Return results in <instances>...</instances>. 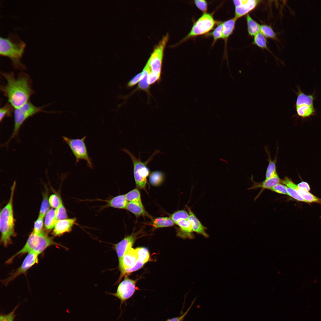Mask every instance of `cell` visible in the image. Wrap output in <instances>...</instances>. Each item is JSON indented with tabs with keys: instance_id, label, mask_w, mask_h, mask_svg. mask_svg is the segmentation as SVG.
<instances>
[{
	"instance_id": "484cf974",
	"label": "cell",
	"mask_w": 321,
	"mask_h": 321,
	"mask_svg": "<svg viewBox=\"0 0 321 321\" xmlns=\"http://www.w3.org/2000/svg\"><path fill=\"white\" fill-rule=\"evenodd\" d=\"M56 221V209L53 208L50 209L45 216L44 226L45 229L48 230L52 229Z\"/></svg>"
},
{
	"instance_id": "1f68e13d",
	"label": "cell",
	"mask_w": 321,
	"mask_h": 321,
	"mask_svg": "<svg viewBox=\"0 0 321 321\" xmlns=\"http://www.w3.org/2000/svg\"><path fill=\"white\" fill-rule=\"evenodd\" d=\"M281 181L277 174L274 176L269 179H265L259 186L264 189H270L271 188L279 184Z\"/></svg>"
},
{
	"instance_id": "8fae6325",
	"label": "cell",
	"mask_w": 321,
	"mask_h": 321,
	"mask_svg": "<svg viewBox=\"0 0 321 321\" xmlns=\"http://www.w3.org/2000/svg\"><path fill=\"white\" fill-rule=\"evenodd\" d=\"M39 255V254L34 252L31 251L28 253L21 266L15 271L12 273L10 276L3 280V284L7 285L18 276L22 274L26 273L29 269L38 262Z\"/></svg>"
},
{
	"instance_id": "52a82bcc",
	"label": "cell",
	"mask_w": 321,
	"mask_h": 321,
	"mask_svg": "<svg viewBox=\"0 0 321 321\" xmlns=\"http://www.w3.org/2000/svg\"><path fill=\"white\" fill-rule=\"evenodd\" d=\"M217 22L212 14L203 13L194 22L189 32L180 41L179 44L192 38L208 34L216 25Z\"/></svg>"
},
{
	"instance_id": "f35d334b",
	"label": "cell",
	"mask_w": 321,
	"mask_h": 321,
	"mask_svg": "<svg viewBox=\"0 0 321 321\" xmlns=\"http://www.w3.org/2000/svg\"><path fill=\"white\" fill-rule=\"evenodd\" d=\"M56 221L68 218L66 209L62 201L59 207L56 209Z\"/></svg>"
},
{
	"instance_id": "5bb4252c",
	"label": "cell",
	"mask_w": 321,
	"mask_h": 321,
	"mask_svg": "<svg viewBox=\"0 0 321 321\" xmlns=\"http://www.w3.org/2000/svg\"><path fill=\"white\" fill-rule=\"evenodd\" d=\"M136 236L132 234L125 237L122 240L114 246L119 260V264L121 262L124 254L132 247L136 240Z\"/></svg>"
},
{
	"instance_id": "7bdbcfd3",
	"label": "cell",
	"mask_w": 321,
	"mask_h": 321,
	"mask_svg": "<svg viewBox=\"0 0 321 321\" xmlns=\"http://www.w3.org/2000/svg\"><path fill=\"white\" fill-rule=\"evenodd\" d=\"M196 6L203 13L207 12L208 8L207 2L204 0H196L194 1Z\"/></svg>"
},
{
	"instance_id": "6da1fadb",
	"label": "cell",
	"mask_w": 321,
	"mask_h": 321,
	"mask_svg": "<svg viewBox=\"0 0 321 321\" xmlns=\"http://www.w3.org/2000/svg\"><path fill=\"white\" fill-rule=\"evenodd\" d=\"M1 74L6 83L1 86L0 90L14 109L29 101L34 92L32 88V80L28 74L23 72L16 77L12 72H3Z\"/></svg>"
},
{
	"instance_id": "f1b7e54d",
	"label": "cell",
	"mask_w": 321,
	"mask_h": 321,
	"mask_svg": "<svg viewBox=\"0 0 321 321\" xmlns=\"http://www.w3.org/2000/svg\"><path fill=\"white\" fill-rule=\"evenodd\" d=\"M174 223L170 218L159 217L155 219L153 221L152 226L158 228L172 226Z\"/></svg>"
},
{
	"instance_id": "83f0119b",
	"label": "cell",
	"mask_w": 321,
	"mask_h": 321,
	"mask_svg": "<svg viewBox=\"0 0 321 321\" xmlns=\"http://www.w3.org/2000/svg\"><path fill=\"white\" fill-rule=\"evenodd\" d=\"M165 175L162 171H156L152 172L149 177V181L153 186H157L161 184L164 181Z\"/></svg>"
},
{
	"instance_id": "7402d4cb",
	"label": "cell",
	"mask_w": 321,
	"mask_h": 321,
	"mask_svg": "<svg viewBox=\"0 0 321 321\" xmlns=\"http://www.w3.org/2000/svg\"><path fill=\"white\" fill-rule=\"evenodd\" d=\"M298 91L295 92L297 95L295 107L303 105L313 106L314 100V95L305 94L298 87Z\"/></svg>"
},
{
	"instance_id": "ab89813d",
	"label": "cell",
	"mask_w": 321,
	"mask_h": 321,
	"mask_svg": "<svg viewBox=\"0 0 321 321\" xmlns=\"http://www.w3.org/2000/svg\"><path fill=\"white\" fill-rule=\"evenodd\" d=\"M62 201V200L60 196L56 194H52L49 198L50 206L53 208L55 209L59 207Z\"/></svg>"
},
{
	"instance_id": "5b68a950",
	"label": "cell",
	"mask_w": 321,
	"mask_h": 321,
	"mask_svg": "<svg viewBox=\"0 0 321 321\" xmlns=\"http://www.w3.org/2000/svg\"><path fill=\"white\" fill-rule=\"evenodd\" d=\"M45 107L36 106L29 101L20 107L14 108V124L13 132L8 139L2 146L7 147L11 140L18 136L21 127L28 118L41 112H51L43 110Z\"/></svg>"
},
{
	"instance_id": "30bf717a",
	"label": "cell",
	"mask_w": 321,
	"mask_h": 321,
	"mask_svg": "<svg viewBox=\"0 0 321 321\" xmlns=\"http://www.w3.org/2000/svg\"><path fill=\"white\" fill-rule=\"evenodd\" d=\"M136 281L125 276L124 280L119 284L116 292L108 294L120 301V307L128 299L131 298L136 291Z\"/></svg>"
},
{
	"instance_id": "d590c367",
	"label": "cell",
	"mask_w": 321,
	"mask_h": 321,
	"mask_svg": "<svg viewBox=\"0 0 321 321\" xmlns=\"http://www.w3.org/2000/svg\"><path fill=\"white\" fill-rule=\"evenodd\" d=\"M189 216L188 212L182 210H178L174 212L171 215L170 218L174 223L176 224L181 220L188 219Z\"/></svg>"
},
{
	"instance_id": "ac0fdd59",
	"label": "cell",
	"mask_w": 321,
	"mask_h": 321,
	"mask_svg": "<svg viewBox=\"0 0 321 321\" xmlns=\"http://www.w3.org/2000/svg\"><path fill=\"white\" fill-rule=\"evenodd\" d=\"M187 207L189 214L188 219L191 224L193 232L200 234L205 237H208L209 235L206 232L207 228L202 225L191 208L188 207Z\"/></svg>"
},
{
	"instance_id": "d4e9b609",
	"label": "cell",
	"mask_w": 321,
	"mask_h": 321,
	"mask_svg": "<svg viewBox=\"0 0 321 321\" xmlns=\"http://www.w3.org/2000/svg\"><path fill=\"white\" fill-rule=\"evenodd\" d=\"M246 20L248 32L250 36H254L260 32V25L254 20L249 14L246 15Z\"/></svg>"
},
{
	"instance_id": "f6af8a7d",
	"label": "cell",
	"mask_w": 321,
	"mask_h": 321,
	"mask_svg": "<svg viewBox=\"0 0 321 321\" xmlns=\"http://www.w3.org/2000/svg\"><path fill=\"white\" fill-rule=\"evenodd\" d=\"M17 308V306H16L12 311L7 314L1 315L0 321H13L15 317V313Z\"/></svg>"
},
{
	"instance_id": "ba28073f",
	"label": "cell",
	"mask_w": 321,
	"mask_h": 321,
	"mask_svg": "<svg viewBox=\"0 0 321 321\" xmlns=\"http://www.w3.org/2000/svg\"><path fill=\"white\" fill-rule=\"evenodd\" d=\"M62 137L75 156L76 163H78L81 160H85L87 162V166L91 169H93L92 160L89 155L85 143L86 136L81 139H71L65 136H62Z\"/></svg>"
},
{
	"instance_id": "ee69618b",
	"label": "cell",
	"mask_w": 321,
	"mask_h": 321,
	"mask_svg": "<svg viewBox=\"0 0 321 321\" xmlns=\"http://www.w3.org/2000/svg\"><path fill=\"white\" fill-rule=\"evenodd\" d=\"M287 188V187L286 185L279 183L276 185L270 190L278 193L288 195Z\"/></svg>"
},
{
	"instance_id": "7c38bea8",
	"label": "cell",
	"mask_w": 321,
	"mask_h": 321,
	"mask_svg": "<svg viewBox=\"0 0 321 321\" xmlns=\"http://www.w3.org/2000/svg\"><path fill=\"white\" fill-rule=\"evenodd\" d=\"M233 1L235 8L234 18L237 20L249 14V12L257 7L261 1L238 0H234Z\"/></svg>"
},
{
	"instance_id": "74e56055",
	"label": "cell",
	"mask_w": 321,
	"mask_h": 321,
	"mask_svg": "<svg viewBox=\"0 0 321 321\" xmlns=\"http://www.w3.org/2000/svg\"><path fill=\"white\" fill-rule=\"evenodd\" d=\"M14 108L8 103H6L0 109V121L1 122L5 117L11 116Z\"/></svg>"
},
{
	"instance_id": "8d00e7d4",
	"label": "cell",
	"mask_w": 321,
	"mask_h": 321,
	"mask_svg": "<svg viewBox=\"0 0 321 321\" xmlns=\"http://www.w3.org/2000/svg\"><path fill=\"white\" fill-rule=\"evenodd\" d=\"M127 200L129 202H136L142 203L140 191L137 188H135L125 194Z\"/></svg>"
},
{
	"instance_id": "2e32d148",
	"label": "cell",
	"mask_w": 321,
	"mask_h": 321,
	"mask_svg": "<svg viewBox=\"0 0 321 321\" xmlns=\"http://www.w3.org/2000/svg\"><path fill=\"white\" fill-rule=\"evenodd\" d=\"M76 222V219L74 218L57 221L53 228V234L55 236H59L70 232Z\"/></svg>"
},
{
	"instance_id": "60d3db41",
	"label": "cell",
	"mask_w": 321,
	"mask_h": 321,
	"mask_svg": "<svg viewBox=\"0 0 321 321\" xmlns=\"http://www.w3.org/2000/svg\"><path fill=\"white\" fill-rule=\"evenodd\" d=\"M43 218L38 217L35 221L32 232L35 234H38L42 232L43 225Z\"/></svg>"
},
{
	"instance_id": "836d02e7",
	"label": "cell",
	"mask_w": 321,
	"mask_h": 321,
	"mask_svg": "<svg viewBox=\"0 0 321 321\" xmlns=\"http://www.w3.org/2000/svg\"><path fill=\"white\" fill-rule=\"evenodd\" d=\"M253 43L260 48L270 52L267 45L266 38L260 32L254 36Z\"/></svg>"
},
{
	"instance_id": "ffe728a7",
	"label": "cell",
	"mask_w": 321,
	"mask_h": 321,
	"mask_svg": "<svg viewBox=\"0 0 321 321\" xmlns=\"http://www.w3.org/2000/svg\"><path fill=\"white\" fill-rule=\"evenodd\" d=\"M237 20L234 18L223 22V31L222 38L224 42V53L226 54L228 66L229 63L227 55V45L229 38L233 33L235 27Z\"/></svg>"
},
{
	"instance_id": "4dcf8cb0",
	"label": "cell",
	"mask_w": 321,
	"mask_h": 321,
	"mask_svg": "<svg viewBox=\"0 0 321 321\" xmlns=\"http://www.w3.org/2000/svg\"><path fill=\"white\" fill-rule=\"evenodd\" d=\"M268 154L269 157V163L266 171L265 179L272 177L277 174L276 171V166L277 157H276L274 160H272L268 152Z\"/></svg>"
},
{
	"instance_id": "681fc988",
	"label": "cell",
	"mask_w": 321,
	"mask_h": 321,
	"mask_svg": "<svg viewBox=\"0 0 321 321\" xmlns=\"http://www.w3.org/2000/svg\"><path fill=\"white\" fill-rule=\"evenodd\" d=\"M297 185L300 188L308 192L310 190L309 185L307 182H305L302 181L298 184Z\"/></svg>"
},
{
	"instance_id": "3957f363",
	"label": "cell",
	"mask_w": 321,
	"mask_h": 321,
	"mask_svg": "<svg viewBox=\"0 0 321 321\" xmlns=\"http://www.w3.org/2000/svg\"><path fill=\"white\" fill-rule=\"evenodd\" d=\"M16 182L14 181L11 188V193L8 203L1 210L0 213L1 243L7 247L12 243L11 238L16 236L15 231V219L13 201Z\"/></svg>"
},
{
	"instance_id": "7dc6e473",
	"label": "cell",
	"mask_w": 321,
	"mask_h": 321,
	"mask_svg": "<svg viewBox=\"0 0 321 321\" xmlns=\"http://www.w3.org/2000/svg\"><path fill=\"white\" fill-rule=\"evenodd\" d=\"M142 75V72L140 73L133 77L128 83L127 86L128 87H132L140 81Z\"/></svg>"
},
{
	"instance_id": "9a60e30c",
	"label": "cell",
	"mask_w": 321,
	"mask_h": 321,
	"mask_svg": "<svg viewBox=\"0 0 321 321\" xmlns=\"http://www.w3.org/2000/svg\"><path fill=\"white\" fill-rule=\"evenodd\" d=\"M281 182L287 187L292 188L295 190L308 203L315 202L321 204V199L318 198L310 193L300 188L288 177H285L281 181Z\"/></svg>"
},
{
	"instance_id": "bcb514c9",
	"label": "cell",
	"mask_w": 321,
	"mask_h": 321,
	"mask_svg": "<svg viewBox=\"0 0 321 321\" xmlns=\"http://www.w3.org/2000/svg\"><path fill=\"white\" fill-rule=\"evenodd\" d=\"M160 78V75L155 74L151 70L150 72L148 77V82L149 85L159 81Z\"/></svg>"
},
{
	"instance_id": "7a4b0ae2",
	"label": "cell",
	"mask_w": 321,
	"mask_h": 321,
	"mask_svg": "<svg viewBox=\"0 0 321 321\" xmlns=\"http://www.w3.org/2000/svg\"><path fill=\"white\" fill-rule=\"evenodd\" d=\"M26 45L16 33H10L7 38H0V54L9 57L13 68L23 70L26 66L21 60Z\"/></svg>"
},
{
	"instance_id": "603a6c76",
	"label": "cell",
	"mask_w": 321,
	"mask_h": 321,
	"mask_svg": "<svg viewBox=\"0 0 321 321\" xmlns=\"http://www.w3.org/2000/svg\"><path fill=\"white\" fill-rule=\"evenodd\" d=\"M150 70V68L146 64L142 72L141 78L137 88V90L139 89L144 91L148 95H150V87L148 82V74Z\"/></svg>"
},
{
	"instance_id": "e575fe53",
	"label": "cell",
	"mask_w": 321,
	"mask_h": 321,
	"mask_svg": "<svg viewBox=\"0 0 321 321\" xmlns=\"http://www.w3.org/2000/svg\"><path fill=\"white\" fill-rule=\"evenodd\" d=\"M260 32L266 38L276 40L277 39L276 33L272 28L270 26L266 24L260 25Z\"/></svg>"
},
{
	"instance_id": "e0dca14e",
	"label": "cell",
	"mask_w": 321,
	"mask_h": 321,
	"mask_svg": "<svg viewBox=\"0 0 321 321\" xmlns=\"http://www.w3.org/2000/svg\"><path fill=\"white\" fill-rule=\"evenodd\" d=\"M137 248L139 255L138 259L133 266L125 271L123 276L140 269L150 259V254L147 248L144 247Z\"/></svg>"
},
{
	"instance_id": "cb8c5ba5",
	"label": "cell",
	"mask_w": 321,
	"mask_h": 321,
	"mask_svg": "<svg viewBox=\"0 0 321 321\" xmlns=\"http://www.w3.org/2000/svg\"><path fill=\"white\" fill-rule=\"evenodd\" d=\"M126 209L137 216L147 214L142 203L136 202H128Z\"/></svg>"
},
{
	"instance_id": "4fadbf2b",
	"label": "cell",
	"mask_w": 321,
	"mask_h": 321,
	"mask_svg": "<svg viewBox=\"0 0 321 321\" xmlns=\"http://www.w3.org/2000/svg\"><path fill=\"white\" fill-rule=\"evenodd\" d=\"M139 257L137 248H132L124 255L119 267L121 271L120 279L123 276L125 271L133 266L138 261Z\"/></svg>"
},
{
	"instance_id": "c3c4849f",
	"label": "cell",
	"mask_w": 321,
	"mask_h": 321,
	"mask_svg": "<svg viewBox=\"0 0 321 321\" xmlns=\"http://www.w3.org/2000/svg\"><path fill=\"white\" fill-rule=\"evenodd\" d=\"M194 300H194L192 302V303L191 304L190 306L188 307V309L182 315L180 316L174 317L171 319H168L166 321H183L184 318L186 315L189 310H190L192 306L193 305L194 303Z\"/></svg>"
},
{
	"instance_id": "f546056e",
	"label": "cell",
	"mask_w": 321,
	"mask_h": 321,
	"mask_svg": "<svg viewBox=\"0 0 321 321\" xmlns=\"http://www.w3.org/2000/svg\"><path fill=\"white\" fill-rule=\"evenodd\" d=\"M223 28V22L218 21L216 26L214 30L207 34L208 36H211L213 38L212 46L214 45L218 40L222 38Z\"/></svg>"
},
{
	"instance_id": "277c9868",
	"label": "cell",
	"mask_w": 321,
	"mask_h": 321,
	"mask_svg": "<svg viewBox=\"0 0 321 321\" xmlns=\"http://www.w3.org/2000/svg\"><path fill=\"white\" fill-rule=\"evenodd\" d=\"M52 245L61 246L44 231L38 234H35L32 232L24 246L9 258L6 261V263H11L16 256L26 253L33 251L39 254L47 247Z\"/></svg>"
},
{
	"instance_id": "d6a6232c",
	"label": "cell",
	"mask_w": 321,
	"mask_h": 321,
	"mask_svg": "<svg viewBox=\"0 0 321 321\" xmlns=\"http://www.w3.org/2000/svg\"><path fill=\"white\" fill-rule=\"evenodd\" d=\"M50 206L48 198V192L47 190L43 194V199L38 217L44 218L46 213L50 209Z\"/></svg>"
},
{
	"instance_id": "d6986e66",
	"label": "cell",
	"mask_w": 321,
	"mask_h": 321,
	"mask_svg": "<svg viewBox=\"0 0 321 321\" xmlns=\"http://www.w3.org/2000/svg\"><path fill=\"white\" fill-rule=\"evenodd\" d=\"M179 226L177 235L183 239H192L194 238L191 224L188 219L182 220L176 224Z\"/></svg>"
},
{
	"instance_id": "4316f807",
	"label": "cell",
	"mask_w": 321,
	"mask_h": 321,
	"mask_svg": "<svg viewBox=\"0 0 321 321\" xmlns=\"http://www.w3.org/2000/svg\"><path fill=\"white\" fill-rule=\"evenodd\" d=\"M297 114L303 118L309 117L315 113L314 106L303 105L295 107Z\"/></svg>"
},
{
	"instance_id": "8992f818",
	"label": "cell",
	"mask_w": 321,
	"mask_h": 321,
	"mask_svg": "<svg viewBox=\"0 0 321 321\" xmlns=\"http://www.w3.org/2000/svg\"><path fill=\"white\" fill-rule=\"evenodd\" d=\"M122 150L127 154L130 157L133 166V174L136 186L141 189L144 188L147 183V177L150 174V170L147 165L151 161L153 157L160 152L155 150L152 155L145 161L142 162L140 156L137 158L129 151L125 148Z\"/></svg>"
},
{
	"instance_id": "9c48e42d",
	"label": "cell",
	"mask_w": 321,
	"mask_h": 321,
	"mask_svg": "<svg viewBox=\"0 0 321 321\" xmlns=\"http://www.w3.org/2000/svg\"><path fill=\"white\" fill-rule=\"evenodd\" d=\"M168 38V34L163 37L155 48L147 63L152 72L160 76L164 50Z\"/></svg>"
},
{
	"instance_id": "44dd1931",
	"label": "cell",
	"mask_w": 321,
	"mask_h": 321,
	"mask_svg": "<svg viewBox=\"0 0 321 321\" xmlns=\"http://www.w3.org/2000/svg\"><path fill=\"white\" fill-rule=\"evenodd\" d=\"M106 204L103 207H111L115 208L126 209L128 201L125 195H120L114 197L109 200H103Z\"/></svg>"
},
{
	"instance_id": "b9f144b4",
	"label": "cell",
	"mask_w": 321,
	"mask_h": 321,
	"mask_svg": "<svg viewBox=\"0 0 321 321\" xmlns=\"http://www.w3.org/2000/svg\"><path fill=\"white\" fill-rule=\"evenodd\" d=\"M287 190L288 195L293 198L299 201L308 203L295 189L287 187Z\"/></svg>"
}]
</instances>
